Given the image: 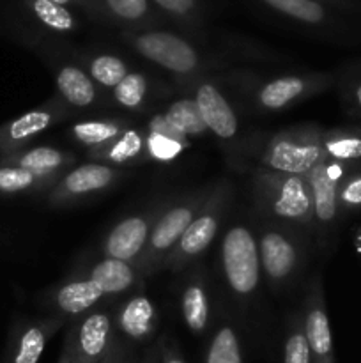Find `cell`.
<instances>
[{
	"instance_id": "cell-1",
	"label": "cell",
	"mask_w": 361,
	"mask_h": 363,
	"mask_svg": "<svg viewBox=\"0 0 361 363\" xmlns=\"http://www.w3.org/2000/svg\"><path fill=\"white\" fill-rule=\"evenodd\" d=\"M322 133L319 124H297L278 131H255L241 138L229 152L241 170L306 176L322 160Z\"/></svg>"
},
{
	"instance_id": "cell-2",
	"label": "cell",
	"mask_w": 361,
	"mask_h": 363,
	"mask_svg": "<svg viewBox=\"0 0 361 363\" xmlns=\"http://www.w3.org/2000/svg\"><path fill=\"white\" fill-rule=\"evenodd\" d=\"M236 105L253 113H282L292 106L315 98L336 85V73L299 71L276 77H262L250 69H230L219 73Z\"/></svg>"
},
{
	"instance_id": "cell-3",
	"label": "cell",
	"mask_w": 361,
	"mask_h": 363,
	"mask_svg": "<svg viewBox=\"0 0 361 363\" xmlns=\"http://www.w3.org/2000/svg\"><path fill=\"white\" fill-rule=\"evenodd\" d=\"M248 194L251 216L294 227L314 238V201L306 176L250 170Z\"/></svg>"
},
{
	"instance_id": "cell-4",
	"label": "cell",
	"mask_w": 361,
	"mask_h": 363,
	"mask_svg": "<svg viewBox=\"0 0 361 363\" xmlns=\"http://www.w3.org/2000/svg\"><path fill=\"white\" fill-rule=\"evenodd\" d=\"M264 284L275 296L290 293L303 280L314 238L294 227L255 218Z\"/></svg>"
},
{
	"instance_id": "cell-5",
	"label": "cell",
	"mask_w": 361,
	"mask_h": 363,
	"mask_svg": "<svg viewBox=\"0 0 361 363\" xmlns=\"http://www.w3.org/2000/svg\"><path fill=\"white\" fill-rule=\"evenodd\" d=\"M218 261L229 296L237 307H253L264 282L253 220L229 223L219 243Z\"/></svg>"
},
{
	"instance_id": "cell-6",
	"label": "cell",
	"mask_w": 361,
	"mask_h": 363,
	"mask_svg": "<svg viewBox=\"0 0 361 363\" xmlns=\"http://www.w3.org/2000/svg\"><path fill=\"white\" fill-rule=\"evenodd\" d=\"M126 41L138 55L172 74L177 85L193 78L209 77L214 71H230L229 64L204 55L193 43L173 32H133L126 35Z\"/></svg>"
},
{
	"instance_id": "cell-7",
	"label": "cell",
	"mask_w": 361,
	"mask_h": 363,
	"mask_svg": "<svg viewBox=\"0 0 361 363\" xmlns=\"http://www.w3.org/2000/svg\"><path fill=\"white\" fill-rule=\"evenodd\" d=\"M236 201V184L230 179H218L212 183L207 199L193 218L176 247L163 261L161 269L179 273L190 268L197 259L205 254L214 243L223 223L229 218Z\"/></svg>"
},
{
	"instance_id": "cell-8",
	"label": "cell",
	"mask_w": 361,
	"mask_h": 363,
	"mask_svg": "<svg viewBox=\"0 0 361 363\" xmlns=\"http://www.w3.org/2000/svg\"><path fill=\"white\" fill-rule=\"evenodd\" d=\"M211 186L212 183H209L191 191H186L179 197H172V201L168 202L165 211L161 213V216L156 222L147 247H145L140 261L137 262L142 279L145 280L147 277L154 275L161 269L166 255L172 252V248L180 240L184 230L190 227L197 213L200 211L202 204H204L209 191H211Z\"/></svg>"
},
{
	"instance_id": "cell-9",
	"label": "cell",
	"mask_w": 361,
	"mask_h": 363,
	"mask_svg": "<svg viewBox=\"0 0 361 363\" xmlns=\"http://www.w3.org/2000/svg\"><path fill=\"white\" fill-rule=\"evenodd\" d=\"M349 167V163L322 158L306 174L314 201V245L319 254L328 255L335 247L340 222L343 220L336 201V188Z\"/></svg>"
},
{
	"instance_id": "cell-10",
	"label": "cell",
	"mask_w": 361,
	"mask_h": 363,
	"mask_svg": "<svg viewBox=\"0 0 361 363\" xmlns=\"http://www.w3.org/2000/svg\"><path fill=\"white\" fill-rule=\"evenodd\" d=\"M179 87L193 96L207 131H211L222 142L223 149L229 155L243 137H241L237 105L225 91L219 74L193 78V80L179 84Z\"/></svg>"
},
{
	"instance_id": "cell-11",
	"label": "cell",
	"mask_w": 361,
	"mask_h": 363,
	"mask_svg": "<svg viewBox=\"0 0 361 363\" xmlns=\"http://www.w3.org/2000/svg\"><path fill=\"white\" fill-rule=\"evenodd\" d=\"M170 201H172L170 195L154 199L144 208L120 218L103 238L99 245V255L130 262L140 261L152 229Z\"/></svg>"
},
{
	"instance_id": "cell-12",
	"label": "cell",
	"mask_w": 361,
	"mask_h": 363,
	"mask_svg": "<svg viewBox=\"0 0 361 363\" xmlns=\"http://www.w3.org/2000/svg\"><path fill=\"white\" fill-rule=\"evenodd\" d=\"M126 177V170L99 162H85L71 167L45 195L50 208H69L87 199L103 195Z\"/></svg>"
},
{
	"instance_id": "cell-13",
	"label": "cell",
	"mask_w": 361,
	"mask_h": 363,
	"mask_svg": "<svg viewBox=\"0 0 361 363\" xmlns=\"http://www.w3.org/2000/svg\"><path fill=\"white\" fill-rule=\"evenodd\" d=\"M105 301L69 323L66 337L73 346L76 363H101L115 340V307H110Z\"/></svg>"
},
{
	"instance_id": "cell-14",
	"label": "cell",
	"mask_w": 361,
	"mask_h": 363,
	"mask_svg": "<svg viewBox=\"0 0 361 363\" xmlns=\"http://www.w3.org/2000/svg\"><path fill=\"white\" fill-rule=\"evenodd\" d=\"M299 315L304 337L310 347L311 363H336L331 326H329L328 308H326L324 282L319 272H315L304 284Z\"/></svg>"
},
{
	"instance_id": "cell-15",
	"label": "cell",
	"mask_w": 361,
	"mask_h": 363,
	"mask_svg": "<svg viewBox=\"0 0 361 363\" xmlns=\"http://www.w3.org/2000/svg\"><path fill=\"white\" fill-rule=\"evenodd\" d=\"M71 116L73 112L64 105L62 99L53 96L41 106H35L16 119L0 124V158L28 147V144L39 135L52 126L64 123Z\"/></svg>"
},
{
	"instance_id": "cell-16",
	"label": "cell",
	"mask_w": 361,
	"mask_h": 363,
	"mask_svg": "<svg viewBox=\"0 0 361 363\" xmlns=\"http://www.w3.org/2000/svg\"><path fill=\"white\" fill-rule=\"evenodd\" d=\"M105 300L106 296L101 287L76 269L69 279L50 287L42 294L41 307L45 308L46 315H59L67 323H73L94 311Z\"/></svg>"
},
{
	"instance_id": "cell-17",
	"label": "cell",
	"mask_w": 361,
	"mask_h": 363,
	"mask_svg": "<svg viewBox=\"0 0 361 363\" xmlns=\"http://www.w3.org/2000/svg\"><path fill=\"white\" fill-rule=\"evenodd\" d=\"M66 325L69 323L59 315H20L11 325L2 363H38L50 339Z\"/></svg>"
},
{
	"instance_id": "cell-18",
	"label": "cell",
	"mask_w": 361,
	"mask_h": 363,
	"mask_svg": "<svg viewBox=\"0 0 361 363\" xmlns=\"http://www.w3.org/2000/svg\"><path fill=\"white\" fill-rule=\"evenodd\" d=\"M115 335L126 340L131 346L154 342L159 328V314L154 301L145 294L144 286L131 291L115 307Z\"/></svg>"
},
{
	"instance_id": "cell-19",
	"label": "cell",
	"mask_w": 361,
	"mask_h": 363,
	"mask_svg": "<svg viewBox=\"0 0 361 363\" xmlns=\"http://www.w3.org/2000/svg\"><path fill=\"white\" fill-rule=\"evenodd\" d=\"M50 67L55 78L57 96L71 112L76 113L103 105L106 92L96 85L76 59H55L50 62Z\"/></svg>"
},
{
	"instance_id": "cell-20",
	"label": "cell",
	"mask_w": 361,
	"mask_h": 363,
	"mask_svg": "<svg viewBox=\"0 0 361 363\" xmlns=\"http://www.w3.org/2000/svg\"><path fill=\"white\" fill-rule=\"evenodd\" d=\"M179 311L186 328L202 337L212 326V293L204 266H191L179 289Z\"/></svg>"
},
{
	"instance_id": "cell-21",
	"label": "cell",
	"mask_w": 361,
	"mask_h": 363,
	"mask_svg": "<svg viewBox=\"0 0 361 363\" xmlns=\"http://www.w3.org/2000/svg\"><path fill=\"white\" fill-rule=\"evenodd\" d=\"M91 162L106 163L117 169H131L147 162V131L145 126L131 124L122 135L98 149L87 151Z\"/></svg>"
},
{
	"instance_id": "cell-22",
	"label": "cell",
	"mask_w": 361,
	"mask_h": 363,
	"mask_svg": "<svg viewBox=\"0 0 361 363\" xmlns=\"http://www.w3.org/2000/svg\"><path fill=\"white\" fill-rule=\"evenodd\" d=\"M78 272L94 280L101 287L106 298L122 296V294L134 291L144 282L137 262L112 257L98 259V261L91 262L87 268H81Z\"/></svg>"
},
{
	"instance_id": "cell-23",
	"label": "cell",
	"mask_w": 361,
	"mask_h": 363,
	"mask_svg": "<svg viewBox=\"0 0 361 363\" xmlns=\"http://www.w3.org/2000/svg\"><path fill=\"white\" fill-rule=\"evenodd\" d=\"M76 155L71 151L53 147V145H38V147H25L0 158L4 165H14L27 169L39 176L60 177L66 170L76 165Z\"/></svg>"
},
{
	"instance_id": "cell-24",
	"label": "cell",
	"mask_w": 361,
	"mask_h": 363,
	"mask_svg": "<svg viewBox=\"0 0 361 363\" xmlns=\"http://www.w3.org/2000/svg\"><path fill=\"white\" fill-rule=\"evenodd\" d=\"M156 84L149 74L142 71H130L115 87L106 92L108 101L124 112L144 113L156 98Z\"/></svg>"
},
{
	"instance_id": "cell-25",
	"label": "cell",
	"mask_w": 361,
	"mask_h": 363,
	"mask_svg": "<svg viewBox=\"0 0 361 363\" xmlns=\"http://www.w3.org/2000/svg\"><path fill=\"white\" fill-rule=\"evenodd\" d=\"M133 121L127 117H98V119H84L69 128V137L76 144L85 147V152L98 149L108 142L115 140L122 135Z\"/></svg>"
},
{
	"instance_id": "cell-26",
	"label": "cell",
	"mask_w": 361,
	"mask_h": 363,
	"mask_svg": "<svg viewBox=\"0 0 361 363\" xmlns=\"http://www.w3.org/2000/svg\"><path fill=\"white\" fill-rule=\"evenodd\" d=\"M204 363H244L243 339L236 323L225 315L212 330Z\"/></svg>"
},
{
	"instance_id": "cell-27",
	"label": "cell",
	"mask_w": 361,
	"mask_h": 363,
	"mask_svg": "<svg viewBox=\"0 0 361 363\" xmlns=\"http://www.w3.org/2000/svg\"><path fill=\"white\" fill-rule=\"evenodd\" d=\"M322 158L349 165L361 163V126L324 128Z\"/></svg>"
},
{
	"instance_id": "cell-28",
	"label": "cell",
	"mask_w": 361,
	"mask_h": 363,
	"mask_svg": "<svg viewBox=\"0 0 361 363\" xmlns=\"http://www.w3.org/2000/svg\"><path fill=\"white\" fill-rule=\"evenodd\" d=\"M59 177L39 176L27 169L0 163V195L18 197V195H46Z\"/></svg>"
},
{
	"instance_id": "cell-29",
	"label": "cell",
	"mask_w": 361,
	"mask_h": 363,
	"mask_svg": "<svg viewBox=\"0 0 361 363\" xmlns=\"http://www.w3.org/2000/svg\"><path fill=\"white\" fill-rule=\"evenodd\" d=\"M76 62L84 67L88 73V77L96 82L103 92H110L127 73H130V66L122 57L115 55L110 52L92 53L91 57L85 59H76Z\"/></svg>"
},
{
	"instance_id": "cell-30",
	"label": "cell",
	"mask_w": 361,
	"mask_h": 363,
	"mask_svg": "<svg viewBox=\"0 0 361 363\" xmlns=\"http://www.w3.org/2000/svg\"><path fill=\"white\" fill-rule=\"evenodd\" d=\"M161 113L184 137L191 138L207 133V126H205L204 119L200 116V110H198L197 103H195L193 96L190 92L184 91L183 96L166 103Z\"/></svg>"
},
{
	"instance_id": "cell-31",
	"label": "cell",
	"mask_w": 361,
	"mask_h": 363,
	"mask_svg": "<svg viewBox=\"0 0 361 363\" xmlns=\"http://www.w3.org/2000/svg\"><path fill=\"white\" fill-rule=\"evenodd\" d=\"M264 2L278 13L310 27H324L329 23L328 11L315 0H264Z\"/></svg>"
},
{
	"instance_id": "cell-32",
	"label": "cell",
	"mask_w": 361,
	"mask_h": 363,
	"mask_svg": "<svg viewBox=\"0 0 361 363\" xmlns=\"http://www.w3.org/2000/svg\"><path fill=\"white\" fill-rule=\"evenodd\" d=\"M282 363H311L310 347L303 332L299 312L289 314L283 337V362Z\"/></svg>"
},
{
	"instance_id": "cell-33",
	"label": "cell",
	"mask_w": 361,
	"mask_h": 363,
	"mask_svg": "<svg viewBox=\"0 0 361 363\" xmlns=\"http://www.w3.org/2000/svg\"><path fill=\"white\" fill-rule=\"evenodd\" d=\"M336 201L342 218L361 215V163L350 165L345 176L340 179L336 188Z\"/></svg>"
},
{
	"instance_id": "cell-34",
	"label": "cell",
	"mask_w": 361,
	"mask_h": 363,
	"mask_svg": "<svg viewBox=\"0 0 361 363\" xmlns=\"http://www.w3.org/2000/svg\"><path fill=\"white\" fill-rule=\"evenodd\" d=\"M30 11L38 18L39 23L53 32H73L76 28V20L66 6L50 2V0H30Z\"/></svg>"
},
{
	"instance_id": "cell-35",
	"label": "cell",
	"mask_w": 361,
	"mask_h": 363,
	"mask_svg": "<svg viewBox=\"0 0 361 363\" xmlns=\"http://www.w3.org/2000/svg\"><path fill=\"white\" fill-rule=\"evenodd\" d=\"M340 103L350 117L361 119V66H350L336 73Z\"/></svg>"
},
{
	"instance_id": "cell-36",
	"label": "cell",
	"mask_w": 361,
	"mask_h": 363,
	"mask_svg": "<svg viewBox=\"0 0 361 363\" xmlns=\"http://www.w3.org/2000/svg\"><path fill=\"white\" fill-rule=\"evenodd\" d=\"M147 131V130H145ZM191 145L190 140L166 137V135L147 131V158L158 163H170L179 158Z\"/></svg>"
},
{
	"instance_id": "cell-37",
	"label": "cell",
	"mask_w": 361,
	"mask_h": 363,
	"mask_svg": "<svg viewBox=\"0 0 361 363\" xmlns=\"http://www.w3.org/2000/svg\"><path fill=\"white\" fill-rule=\"evenodd\" d=\"M113 16L124 21H140L147 16V0H105Z\"/></svg>"
},
{
	"instance_id": "cell-38",
	"label": "cell",
	"mask_w": 361,
	"mask_h": 363,
	"mask_svg": "<svg viewBox=\"0 0 361 363\" xmlns=\"http://www.w3.org/2000/svg\"><path fill=\"white\" fill-rule=\"evenodd\" d=\"M133 350L134 346H131V344H127L126 340H122L120 337L115 335V340H113L112 347H110L105 360L101 363H137V360H134Z\"/></svg>"
},
{
	"instance_id": "cell-39",
	"label": "cell",
	"mask_w": 361,
	"mask_h": 363,
	"mask_svg": "<svg viewBox=\"0 0 361 363\" xmlns=\"http://www.w3.org/2000/svg\"><path fill=\"white\" fill-rule=\"evenodd\" d=\"M159 339V363H186L179 344L172 335H161Z\"/></svg>"
},
{
	"instance_id": "cell-40",
	"label": "cell",
	"mask_w": 361,
	"mask_h": 363,
	"mask_svg": "<svg viewBox=\"0 0 361 363\" xmlns=\"http://www.w3.org/2000/svg\"><path fill=\"white\" fill-rule=\"evenodd\" d=\"M154 2L176 16H188L195 11V0H154Z\"/></svg>"
},
{
	"instance_id": "cell-41",
	"label": "cell",
	"mask_w": 361,
	"mask_h": 363,
	"mask_svg": "<svg viewBox=\"0 0 361 363\" xmlns=\"http://www.w3.org/2000/svg\"><path fill=\"white\" fill-rule=\"evenodd\" d=\"M140 363H159V339H156L154 342L149 344L145 353L142 354Z\"/></svg>"
},
{
	"instance_id": "cell-42",
	"label": "cell",
	"mask_w": 361,
	"mask_h": 363,
	"mask_svg": "<svg viewBox=\"0 0 361 363\" xmlns=\"http://www.w3.org/2000/svg\"><path fill=\"white\" fill-rule=\"evenodd\" d=\"M59 363H76V357H74L73 346H71V342H69V340H67V337H66V339H64Z\"/></svg>"
},
{
	"instance_id": "cell-43",
	"label": "cell",
	"mask_w": 361,
	"mask_h": 363,
	"mask_svg": "<svg viewBox=\"0 0 361 363\" xmlns=\"http://www.w3.org/2000/svg\"><path fill=\"white\" fill-rule=\"evenodd\" d=\"M50 2L60 4V6H67V4H71V2H73V0H50Z\"/></svg>"
}]
</instances>
